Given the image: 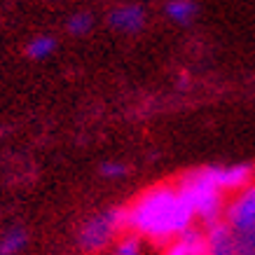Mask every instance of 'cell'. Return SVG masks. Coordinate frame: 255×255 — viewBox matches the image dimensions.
<instances>
[{"mask_svg":"<svg viewBox=\"0 0 255 255\" xmlns=\"http://www.w3.org/2000/svg\"><path fill=\"white\" fill-rule=\"evenodd\" d=\"M194 223V216L176 185L150 187L124 209V227L129 232L145 237L157 246H169L178 232Z\"/></svg>","mask_w":255,"mask_h":255,"instance_id":"1","label":"cell"},{"mask_svg":"<svg viewBox=\"0 0 255 255\" xmlns=\"http://www.w3.org/2000/svg\"><path fill=\"white\" fill-rule=\"evenodd\" d=\"M180 197L192 211L194 220H201V225H209L213 220H220L225 211V197L223 190L218 187L213 176L209 173V166L192 173H185L176 183Z\"/></svg>","mask_w":255,"mask_h":255,"instance_id":"2","label":"cell"},{"mask_svg":"<svg viewBox=\"0 0 255 255\" xmlns=\"http://www.w3.org/2000/svg\"><path fill=\"white\" fill-rule=\"evenodd\" d=\"M225 223L230 225L237 253L255 255V185H246L237 192L223 211Z\"/></svg>","mask_w":255,"mask_h":255,"instance_id":"3","label":"cell"},{"mask_svg":"<svg viewBox=\"0 0 255 255\" xmlns=\"http://www.w3.org/2000/svg\"><path fill=\"white\" fill-rule=\"evenodd\" d=\"M120 230H127L124 227V209L106 211V213L92 218L82 227V232H80V246L85 248V251H101V248L108 246Z\"/></svg>","mask_w":255,"mask_h":255,"instance_id":"4","label":"cell"},{"mask_svg":"<svg viewBox=\"0 0 255 255\" xmlns=\"http://www.w3.org/2000/svg\"><path fill=\"white\" fill-rule=\"evenodd\" d=\"M209 173L223 192H239L253 183V166L251 164H234V166H209Z\"/></svg>","mask_w":255,"mask_h":255,"instance_id":"5","label":"cell"},{"mask_svg":"<svg viewBox=\"0 0 255 255\" xmlns=\"http://www.w3.org/2000/svg\"><path fill=\"white\" fill-rule=\"evenodd\" d=\"M166 253L171 255H204L209 253V244H206V232L197 230V227H185L183 232H178L166 246Z\"/></svg>","mask_w":255,"mask_h":255,"instance_id":"6","label":"cell"},{"mask_svg":"<svg viewBox=\"0 0 255 255\" xmlns=\"http://www.w3.org/2000/svg\"><path fill=\"white\" fill-rule=\"evenodd\" d=\"M204 232H206L209 253H218V255H232V253H237L232 230H230V225L225 223V220H213V223L204 225Z\"/></svg>","mask_w":255,"mask_h":255,"instance_id":"7","label":"cell"},{"mask_svg":"<svg viewBox=\"0 0 255 255\" xmlns=\"http://www.w3.org/2000/svg\"><path fill=\"white\" fill-rule=\"evenodd\" d=\"M108 21L120 33H136L145 23V12L140 5H124V7H117L110 12Z\"/></svg>","mask_w":255,"mask_h":255,"instance_id":"8","label":"cell"},{"mask_svg":"<svg viewBox=\"0 0 255 255\" xmlns=\"http://www.w3.org/2000/svg\"><path fill=\"white\" fill-rule=\"evenodd\" d=\"M166 16L171 21L180 23V26H187L197 16V2H192V0H169L166 2Z\"/></svg>","mask_w":255,"mask_h":255,"instance_id":"9","label":"cell"},{"mask_svg":"<svg viewBox=\"0 0 255 255\" xmlns=\"http://www.w3.org/2000/svg\"><path fill=\"white\" fill-rule=\"evenodd\" d=\"M54 49H56V40L54 38L40 35V38L31 40V45H28V49H26V54L31 56V59H35V61H42V59H47Z\"/></svg>","mask_w":255,"mask_h":255,"instance_id":"10","label":"cell"},{"mask_svg":"<svg viewBox=\"0 0 255 255\" xmlns=\"http://www.w3.org/2000/svg\"><path fill=\"white\" fill-rule=\"evenodd\" d=\"M26 246V234L21 230H12L0 239V255H14Z\"/></svg>","mask_w":255,"mask_h":255,"instance_id":"11","label":"cell"},{"mask_svg":"<svg viewBox=\"0 0 255 255\" xmlns=\"http://www.w3.org/2000/svg\"><path fill=\"white\" fill-rule=\"evenodd\" d=\"M92 26H94V19H92V14H87V12H78V14H73L68 19L70 35H87V33L92 31Z\"/></svg>","mask_w":255,"mask_h":255,"instance_id":"12","label":"cell"},{"mask_svg":"<svg viewBox=\"0 0 255 255\" xmlns=\"http://www.w3.org/2000/svg\"><path fill=\"white\" fill-rule=\"evenodd\" d=\"M115 253L117 255H138L140 253V237L138 234H127L115 244Z\"/></svg>","mask_w":255,"mask_h":255,"instance_id":"13","label":"cell"},{"mask_svg":"<svg viewBox=\"0 0 255 255\" xmlns=\"http://www.w3.org/2000/svg\"><path fill=\"white\" fill-rule=\"evenodd\" d=\"M101 173L103 176H108V178H120L127 173V166L120 162H106L103 166H101Z\"/></svg>","mask_w":255,"mask_h":255,"instance_id":"14","label":"cell"}]
</instances>
